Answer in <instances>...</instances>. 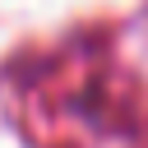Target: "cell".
Masks as SVG:
<instances>
[{"mask_svg": "<svg viewBox=\"0 0 148 148\" xmlns=\"http://www.w3.org/2000/svg\"><path fill=\"white\" fill-rule=\"evenodd\" d=\"M23 120L37 148H143V83L102 51H60L23 88Z\"/></svg>", "mask_w": 148, "mask_h": 148, "instance_id": "cell-1", "label": "cell"}]
</instances>
